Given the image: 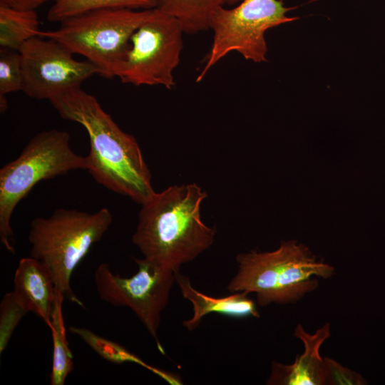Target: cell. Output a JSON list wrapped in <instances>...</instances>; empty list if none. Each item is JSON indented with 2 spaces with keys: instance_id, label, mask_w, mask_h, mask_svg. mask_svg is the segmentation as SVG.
Listing matches in <instances>:
<instances>
[{
  "instance_id": "1",
  "label": "cell",
  "mask_w": 385,
  "mask_h": 385,
  "mask_svg": "<svg viewBox=\"0 0 385 385\" xmlns=\"http://www.w3.org/2000/svg\"><path fill=\"white\" fill-rule=\"evenodd\" d=\"M48 101L62 118L86 130L90 143L86 170L98 183L140 205L155 192L136 139L119 128L95 96L76 86Z\"/></svg>"
},
{
  "instance_id": "2",
  "label": "cell",
  "mask_w": 385,
  "mask_h": 385,
  "mask_svg": "<svg viewBox=\"0 0 385 385\" xmlns=\"http://www.w3.org/2000/svg\"><path fill=\"white\" fill-rule=\"evenodd\" d=\"M207 197L197 183L174 185L140 205L132 242L143 258L176 272L209 249L216 228L201 217Z\"/></svg>"
},
{
  "instance_id": "3",
  "label": "cell",
  "mask_w": 385,
  "mask_h": 385,
  "mask_svg": "<svg viewBox=\"0 0 385 385\" xmlns=\"http://www.w3.org/2000/svg\"><path fill=\"white\" fill-rule=\"evenodd\" d=\"M112 222L111 212L103 207L92 213L58 208L49 217H36L30 223V256L48 266L56 288L65 299L80 307L84 305L71 288L72 274Z\"/></svg>"
},
{
  "instance_id": "4",
  "label": "cell",
  "mask_w": 385,
  "mask_h": 385,
  "mask_svg": "<svg viewBox=\"0 0 385 385\" xmlns=\"http://www.w3.org/2000/svg\"><path fill=\"white\" fill-rule=\"evenodd\" d=\"M86 169V158L72 150L69 134L56 129L35 135L0 169V241L8 252L15 253L11 218L19 202L41 181Z\"/></svg>"
},
{
  "instance_id": "5",
  "label": "cell",
  "mask_w": 385,
  "mask_h": 385,
  "mask_svg": "<svg viewBox=\"0 0 385 385\" xmlns=\"http://www.w3.org/2000/svg\"><path fill=\"white\" fill-rule=\"evenodd\" d=\"M151 9L92 10L63 20L56 30L40 31L38 36L55 40L73 54L84 56L98 68V75L112 78L132 35Z\"/></svg>"
},
{
  "instance_id": "6",
  "label": "cell",
  "mask_w": 385,
  "mask_h": 385,
  "mask_svg": "<svg viewBox=\"0 0 385 385\" xmlns=\"http://www.w3.org/2000/svg\"><path fill=\"white\" fill-rule=\"evenodd\" d=\"M292 9L281 0H242L232 9L220 6L211 19L212 42L196 82L232 51L255 63L267 61L265 32L298 19L287 15Z\"/></svg>"
},
{
  "instance_id": "7",
  "label": "cell",
  "mask_w": 385,
  "mask_h": 385,
  "mask_svg": "<svg viewBox=\"0 0 385 385\" xmlns=\"http://www.w3.org/2000/svg\"><path fill=\"white\" fill-rule=\"evenodd\" d=\"M184 31L173 16L158 8L130 38V45L116 68L115 77L123 83L140 86H175L173 71L180 61Z\"/></svg>"
},
{
  "instance_id": "8",
  "label": "cell",
  "mask_w": 385,
  "mask_h": 385,
  "mask_svg": "<svg viewBox=\"0 0 385 385\" xmlns=\"http://www.w3.org/2000/svg\"><path fill=\"white\" fill-rule=\"evenodd\" d=\"M135 262L138 271L130 277L113 273L107 263H101L94 272L96 292L106 303L130 309L155 340L158 351L165 354L158 330L175 282V272L143 257Z\"/></svg>"
},
{
  "instance_id": "9",
  "label": "cell",
  "mask_w": 385,
  "mask_h": 385,
  "mask_svg": "<svg viewBox=\"0 0 385 385\" xmlns=\"http://www.w3.org/2000/svg\"><path fill=\"white\" fill-rule=\"evenodd\" d=\"M19 52L23 69L22 91L32 98L49 100L98 74L92 63L76 60L72 52L51 38L34 37Z\"/></svg>"
},
{
  "instance_id": "10",
  "label": "cell",
  "mask_w": 385,
  "mask_h": 385,
  "mask_svg": "<svg viewBox=\"0 0 385 385\" xmlns=\"http://www.w3.org/2000/svg\"><path fill=\"white\" fill-rule=\"evenodd\" d=\"M11 292L27 313H34L50 326L56 286L53 274L46 265L31 256L21 258L14 272Z\"/></svg>"
},
{
  "instance_id": "11",
  "label": "cell",
  "mask_w": 385,
  "mask_h": 385,
  "mask_svg": "<svg viewBox=\"0 0 385 385\" xmlns=\"http://www.w3.org/2000/svg\"><path fill=\"white\" fill-rule=\"evenodd\" d=\"M294 336L304 344L303 354L296 357L292 364L273 361L267 384L324 385V358L319 354L322 344L330 337V325L324 324L317 332L307 333L301 324L295 328Z\"/></svg>"
},
{
  "instance_id": "12",
  "label": "cell",
  "mask_w": 385,
  "mask_h": 385,
  "mask_svg": "<svg viewBox=\"0 0 385 385\" xmlns=\"http://www.w3.org/2000/svg\"><path fill=\"white\" fill-rule=\"evenodd\" d=\"M175 279L183 297L192 305V317L183 323L189 331L196 329L202 318L210 313L237 317H260L255 302L245 292H234L227 297H214L197 290L192 285L190 278L180 271L175 272Z\"/></svg>"
},
{
  "instance_id": "13",
  "label": "cell",
  "mask_w": 385,
  "mask_h": 385,
  "mask_svg": "<svg viewBox=\"0 0 385 385\" xmlns=\"http://www.w3.org/2000/svg\"><path fill=\"white\" fill-rule=\"evenodd\" d=\"M156 8L173 16L185 34H195L210 29L215 11L222 0H155Z\"/></svg>"
},
{
  "instance_id": "14",
  "label": "cell",
  "mask_w": 385,
  "mask_h": 385,
  "mask_svg": "<svg viewBox=\"0 0 385 385\" xmlns=\"http://www.w3.org/2000/svg\"><path fill=\"white\" fill-rule=\"evenodd\" d=\"M39 32V20L36 11L0 6L1 49L19 51L25 42L38 36Z\"/></svg>"
},
{
  "instance_id": "15",
  "label": "cell",
  "mask_w": 385,
  "mask_h": 385,
  "mask_svg": "<svg viewBox=\"0 0 385 385\" xmlns=\"http://www.w3.org/2000/svg\"><path fill=\"white\" fill-rule=\"evenodd\" d=\"M65 297L56 288V296L52 314L51 329L53 341V360L50 374L51 385H63L73 371V354L66 339V327L62 312Z\"/></svg>"
},
{
  "instance_id": "16",
  "label": "cell",
  "mask_w": 385,
  "mask_h": 385,
  "mask_svg": "<svg viewBox=\"0 0 385 385\" xmlns=\"http://www.w3.org/2000/svg\"><path fill=\"white\" fill-rule=\"evenodd\" d=\"M155 7V0H61L50 8L47 19L50 21L61 22L68 18L99 9L145 10Z\"/></svg>"
},
{
  "instance_id": "17",
  "label": "cell",
  "mask_w": 385,
  "mask_h": 385,
  "mask_svg": "<svg viewBox=\"0 0 385 385\" xmlns=\"http://www.w3.org/2000/svg\"><path fill=\"white\" fill-rule=\"evenodd\" d=\"M71 333L78 336L103 359L115 364L135 363L163 379L167 371L152 366L123 346L98 335L86 327L71 326Z\"/></svg>"
},
{
  "instance_id": "18",
  "label": "cell",
  "mask_w": 385,
  "mask_h": 385,
  "mask_svg": "<svg viewBox=\"0 0 385 385\" xmlns=\"http://www.w3.org/2000/svg\"><path fill=\"white\" fill-rule=\"evenodd\" d=\"M24 83L21 58L19 51L0 50V111L8 108L6 95L22 91Z\"/></svg>"
},
{
  "instance_id": "19",
  "label": "cell",
  "mask_w": 385,
  "mask_h": 385,
  "mask_svg": "<svg viewBox=\"0 0 385 385\" xmlns=\"http://www.w3.org/2000/svg\"><path fill=\"white\" fill-rule=\"evenodd\" d=\"M27 312L16 301L12 292H6L0 304V352L6 347L12 334Z\"/></svg>"
},
{
  "instance_id": "20",
  "label": "cell",
  "mask_w": 385,
  "mask_h": 385,
  "mask_svg": "<svg viewBox=\"0 0 385 385\" xmlns=\"http://www.w3.org/2000/svg\"><path fill=\"white\" fill-rule=\"evenodd\" d=\"M325 384L330 385H364L365 379L357 372L349 369L335 360L324 357Z\"/></svg>"
},
{
  "instance_id": "21",
  "label": "cell",
  "mask_w": 385,
  "mask_h": 385,
  "mask_svg": "<svg viewBox=\"0 0 385 385\" xmlns=\"http://www.w3.org/2000/svg\"><path fill=\"white\" fill-rule=\"evenodd\" d=\"M48 0H0V6L20 11H35Z\"/></svg>"
},
{
  "instance_id": "22",
  "label": "cell",
  "mask_w": 385,
  "mask_h": 385,
  "mask_svg": "<svg viewBox=\"0 0 385 385\" xmlns=\"http://www.w3.org/2000/svg\"><path fill=\"white\" fill-rule=\"evenodd\" d=\"M242 0H222L223 5L232 6L239 4Z\"/></svg>"
},
{
  "instance_id": "23",
  "label": "cell",
  "mask_w": 385,
  "mask_h": 385,
  "mask_svg": "<svg viewBox=\"0 0 385 385\" xmlns=\"http://www.w3.org/2000/svg\"><path fill=\"white\" fill-rule=\"evenodd\" d=\"M53 1H54V3H56V2H58V1H59L61 0H53Z\"/></svg>"
}]
</instances>
